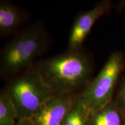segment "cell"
Wrapping results in <instances>:
<instances>
[{
    "instance_id": "obj_1",
    "label": "cell",
    "mask_w": 125,
    "mask_h": 125,
    "mask_svg": "<svg viewBox=\"0 0 125 125\" xmlns=\"http://www.w3.org/2000/svg\"><path fill=\"white\" fill-rule=\"evenodd\" d=\"M53 94H81L93 79L95 62L83 48L64 52L35 62Z\"/></svg>"
},
{
    "instance_id": "obj_2",
    "label": "cell",
    "mask_w": 125,
    "mask_h": 125,
    "mask_svg": "<svg viewBox=\"0 0 125 125\" xmlns=\"http://www.w3.org/2000/svg\"><path fill=\"white\" fill-rule=\"evenodd\" d=\"M50 44L51 38L42 22L34 23L19 31L1 50V78L8 81L29 68Z\"/></svg>"
},
{
    "instance_id": "obj_3",
    "label": "cell",
    "mask_w": 125,
    "mask_h": 125,
    "mask_svg": "<svg viewBox=\"0 0 125 125\" xmlns=\"http://www.w3.org/2000/svg\"><path fill=\"white\" fill-rule=\"evenodd\" d=\"M4 89L16 108L19 119L32 118L53 94L34 65L8 81Z\"/></svg>"
},
{
    "instance_id": "obj_4",
    "label": "cell",
    "mask_w": 125,
    "mask_h": 125,
    "mask_svg": "<svg viewBox=\"0 0 125 125\" xmlns=\"http://www.w3.org/2000/svg\"><path fill=\"white\" fill-rule=\"evenodd\" d=\"M125 70L123 52H113L100 71L81 94L84 104L90 112L102 108L112 101Z\"/></svg>"
},
{
    "instance_id": "obj_5",
    "label": "cell",
    "mask_w": 125,
    "mask_h": 125,
    "mask_svg": "<svg viewBox=\"0 0 125 125\" xmlns=\"http://www.w3.org/2000/svg\"><path fill=\"white\" fill-rule=\"evenodd\" d=\"M112 8L111 1L102 0L98 1L89 10L78 14L72 25L67 49L76 50L82 48L83 42L94 24L100 17L109 13Z\"/></svg>"
},
{
    "instance_id": "obj_6",
    "label": "cell",
    "mask_w": 125,
    "mask_h": 125,
    "mask_svg": "<svg viewBox=\"0 0 125 125\" xmlns=\"http://www.w3.org/2000/svg\"><path fill=\"white\" fill-rule=\"evenodd\" d=\"M78 94H53L31 120L36 125H60Z\"/></svg>"
},
{
    "instance_id": "obj_7",
    "label": "cell",
    "mask_w": 125,
    "mask_h": 125,
    "mask_svg": "<svg viewBox=\"0 0 125 125\" xmlns=\"http://www.w3.org/2000/svg\"><path fill=\"white\" fill-rule=\"evenodd\" d=\"M26 12L7 0L0 1V37H8L16 34L27 20Z\"/></svg>"
},
{
    "instance_id": "obj_8",
    "label": "cell",
    "mask_w": 125,
    "mask_h": 125,
    "mask_svg": "<svg viewBox=\"0 0 125 125\" xmlns=\"http://www.w3.org/2000/svg\"><path fill=\"white\" fill-rule=\"evenodd\" d=\"M89 125H125V115L112 100L102 108L90 112Z\"/></svg>"
},
{
    "instance_id": "obj_9",
    "label": "cell",
    "mask_w": 125,
    "mask_h": 125,
    "mask_svg": "<svg viewBox=\"0 0 125 125\" xmlns=\"http://www.w3.org/2000/svg\"><path fill=\"white\" fill-rule=\"evenodd\" d=\"M90 114V112L84 104L81 95L78 94L60 125H89Z\"/></svg>"
},
{
    "instance_id": "obj_10",
    "label": "cell",
    "mask_w": 125,
    "mask_h": 125,
    "mask_svg": "<svg viewBox=\"0 0 125 125\" xmlns=\"http://www.w3.org/2000/svg\"><path fill=\"white\" fill-rule=\"evenodd\" d=\"M19 120L16 108L5 89L0 92V125H16Z\"/></svg>"
},
{
    "instance_id": "obj_11",
    "label": "cell",
    "mask_w": 125,
    "mask_h": 125,
    "mask_svg": "<svg viewBox=\"0 0 125 125\" xmlns=\"http://www.w3.org/2000/svg\"><path fill=\"white\" fill-rule=\"evenodd\" d=\"M113 101L125 115V74L121 76L114 94Z\"/></svg>"
},
{
    "instance_id": "obj_12",
    "label": "cell",
    "mask_w": 125,
    "mask_h": 125,
    "mask_svg": "<svg viewBox=\"0 0 125 125\" xmlns=\"http://www.w3.org/2000/svg\"><path fill=\"white\" fill-rule=\"evenodd\" d=\"M16 125H36L31 118H23L19 119Z\"/></svg>"
},
{
    "instance_id": "obj_13",
    "label": "cell",
    "mask_w": 125,
    "mask_h": 125,
    "mask_svg": "<svg viewBox=\"0 0 125 125\" xmlns=\"http://www.w3.org/2000/svg\"><path fill=\"white\" fill-rule=\"evenodd\" d=\"M118 9L119 10H122V9L125 8V1H122L119 2V4L118 6Z\"/></svg>"
}]
</instances>
